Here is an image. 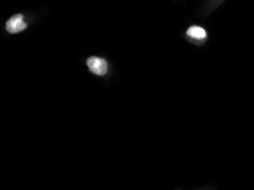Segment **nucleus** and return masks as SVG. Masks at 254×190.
Returning a JSON list of instances; mask_svg holds the SVG:
<instances>
[{
    "mask_svg": "<svg viewBox=\"0 0 254 190\" xmlns=\"http://www.w3.org/2000/svg\"><path fill=\"white\" fill-rule=\"evenodd\" d=\"M87 65L90 71L97 75L106 74L107 68H109L107 62L99 57H89L87 60Z\"/></svg>",
    "mask_w": 254,
    "mask_h": 190,
    "instance_id": "obj_1",
    "label": "nucleus"
},
{
    "mask_svg": "<svg viewBox=\"0 0 254 190\" xmlns=\"http://www.w3.org/2000/svg\"><path fill=\"white\" fill-rule=\"evenodd\" d=\"M187 34L195 39H204L206 37L205 30L202 29L201 26H191V28L187 30Z\"/></svg>",
    "mask_w": 254,
    "mask_h": 190,
    "instance_id": "obj_3",
    "label": "nucleus"
},
{
    "mask_svg": "<svg viewBox=\"0 0 254 190\" xmlns=\"http://www.w3.org/2000/svg\"><path fill=\"white\" fill-rule=\"evenodd\" d=\"M26 29V23L24 21V17L21 14L14 15L13 17H10L6 23V30L9 33H18L22 32L23 30Z\"/></svg>",
    "mask_w": 254,
    "mask_h": 190,
    "instance_id": "obj_2",
    "label": "nucleus"
}]
</instances>
